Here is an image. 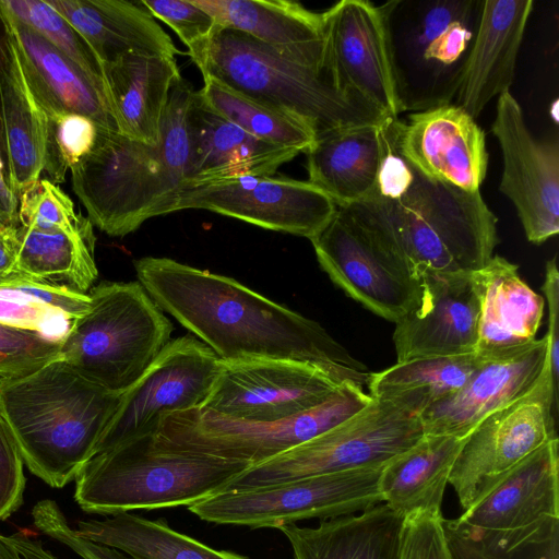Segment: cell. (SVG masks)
<instances>
[{
    "label": "cell",
    "instance_id": "cell-1",
    "mask_svg": "<svg viewBox=\"0 0 559 559\" xmlns=\"http://www.w3.org/2000/svg\"><path fill=\"white\" fill-rule=\"evenodd\" d=\"M138 282L224 361L275 358L324 366L343 382L365 388L368 368L318 322L242 285L169 258L133 262Z\"/></svg>",
    "mask_w": 559,
    "mask_h": 559
},
{
    "label": "cell",
    "instance_id": "cell-2",
    "mask_svg": "<svg viewBox=\"0 0 559 559\" xmlns=\"http://www.w3.org/2000/svg\"><path fill=\"white\" fill-rule=\"evenodd\" d=\"M382 159L372 192L341 207L419 275L484 267L499 239L498 218L480 191H463L416 169L397 147L391 118L382 122Z\"/></svg>",
    "mask_w": 559,
    "mask_h": 559
},
{
    "label": "cell",
    "instance_id": "cell-3",
    "mask_svg": "<svg viewBox=\"0 0 559 559\" xmlns=\"http://www.w3.org/2000/svg\"><path fill=\"white\" fill-rule=\"evenodd\" d=\"M194 92L182 78L174 84L157 145L98 129L92 151L71 168L73 191L92 225L123 237L148 218L176 212L191 171L188 111Z\"/></svg>",
    "mask_w": 559,
    "mask_h": 559
},
{
    "label": "cell",
    "instance_id": "cell-4",
    "mask_svg": "<svg viewBox=\"0 0 559 559\" xmlns=\"http://www.w3.org/2000/svg\"><path fill=\"white\" fill-rule=\"evenodd\" d=\"M122 393L111 392L57 359L0 378V413L24 464L53 488L74 480L97 453Z\"/></svg>",
    "mask_w": 559,
    "mask_h": 559
},
{
    "label": "cell",
    "instance_id": "cell-5",
    "mask_svg": "<svg viewBox=\"0 0 559 559\" xmlns=\"http://www.w3.org/2000/svg\"><path fill=\"white\" fill-rule=\"evenodd\" d=\"M249 466L173 448L152 432L93 456L74 478V500L84 512L104 515L189 507L226 490Z\"/></svg>",
    "mask_w": 559,
    "mask_h": 559
},
{
    "label": "cell",
    "instance_id": "cell-6",
    "mask_svg": "<svg viewBox=\"0 0 559 559\" xmlns=\"http://www.w3.org/2000/svg\"><path fill=\"white\" fill-rule=\"evenodd\" d=\"M191 60L202 76H212L249 97L299 116L312 123L318 134L386 119L341 94L324 71L234 29L215 28L206 46Z\"/></svg>",
    "mask_w": 559,
    "mask_h": 559
},
{
    "label": "cell",
    "instance_id": "cell-7",
    "mask_svg": "<svg viewBox=\"0 0 559 559\" xmlns=\"http://www.w3.org/2000/svg\"><path fill=\"white\" fill-rule=\"evenodd\" d=\"M60 342L61 359L87 380L124 393L171 340L173 323L139 282H102Z\"/></svg>",
    "mask_w": 559,
    "mask_h": 559
},
{
    "label": "cell",
    "instance_id": "cell-8",
    "mask_svg": "<svg viewBox=\"0 0 559 559\" xmlns=\"http://www.w3.org/2000/svg\"><path fill=\"white\" fill-rule=\"evenodd\" d=\"M371 401L365 388L343 383L323 403L288 418L250 421L198 407L165 414L155 436L176 449L257 465L337 426Z\"/></svg>",
    "mask_w": 559,
    "mask_h": 559
},
{
    "label": "cell",
    "instance_id": "cell-9",
    "mask_svg": "<svg viewBox=\"0 0 559 559\" xmlns=\"http://www.w3.org/2000/svg\"><path fill=\"white\" fill-rule=\"evenodd\" d=\"M424 436L418 414L402 404L373 399L325 432L239 474L228 489H247L290 479L385 465Z\"/></svg>",
    "mask_w": 559,
    "mask_h": 559
},
{
    "label": "cell",
    "instance_id": "cell-10",
    "mask_svg": "<svg viewBox=\"0 0 559 559\" xmlns=\"http://www.w3.org/2000/svg\"><path fill=\"white\" fill-rule=\"evenodd\" d=\"M396 4L342 0L322 13L323 67L330 82L384 118L407 110L391 28Z\"/></svg>",
    "mask_w": 559,
    "mask_h": 559
},
{
    "label": "cell",
    "instance_id": "cell-11",
    "mask_svg": "<svg viewBox=\"0 0 559 559\" xmlns=\"http://www.w3.org/2000/svg\"><path fill=\"white\" fill-rule=\"evenodd\" d=\"M383 466L228 489L187 508L206 522L250 528H280L302 520L355 514L383 502L379 490Z\"/></svg>",
    "mask_w": 559,
    "mask_h": 559
},
{
    "label": "cell",
    "instance_id": "cell-12",
    "mask_svg": "<svg viewBox=\"0 0 559 559\" xmlns=\"http://www.w3.org/2000/svg\"><path fill=\"white\" fill-rule=\"evenodd\" d=\"M558 406L544 367L528 392L490 414L467 436L449 476L464 511L483 500L532 452L558 438Z\"/></svg>",
    "mask_w": 559,
    "mask_h": 559
},
{
    "label": "cell",
    "instance_id": "cell-13",
    "mask_svg": "<svg viewBox=\"0 0 559 559\" xmlns=\"http://www.w3.org/2000/svg\"><path fill=\"white\" fill-rule=\"evenodd\" d=\"M310 241L331 281L373 313L395 323L416 305L420 275L345 207Z\"/></svg>",
    "mask_w": 559,
    "mask_h": 559
},
{
    "label": "cell",
    "instance_id": "cell-14",
    "mask_svg": "<svg viewBox=\"0 0 559 559\" xmlns=\"http://www.w3.org/2000/svg\"><path fill=\"white\" fill-rule=\"evenodd\" d=\"M329 368L293 359L221 360L203 408L228 418L274 421L313 408L342 385Z\"/></svg>",
    "mask_w": 559,
    "mask_h": 559
},
{
    "label": "cell",
    "instance_id": "cell-15",
    "mask_svg": "<svg viewBox=\"0 0 559 559\" xmlns=\"http://www.w3.org/2000/svg\"><path fill=\"white\" fill-rule=\"evenodd\" d=\"M219 370L221 359L200 340L187 335L170 340L142 377L122 393L97 453L155 432L165 414L202 407Z\"/></svg>",
    "mask_w": 559,
    "mask_h": 559
},
{
    "label": "cell",
    "instance_id": "cell-16",
    "mask_svg": "<svg viewBox=\"0 0 559 559\" xmlns=\"http://www.w3.org/2000/svg\"><path fill=\"white\" fill-rule=\"evenodd\" d=\"M206 210L309 240L331 221L336 203L308 180L242 176L186 186L176 206Z\"/></svg>",
    "mask_w": 559,
    "mask_h": 559
},
{
    "label": "cell",
    "instance_id": "cell-17",
    "mask_svg": "<svg viewBox=\"0 0 559 559\" xmlns=\"http://www.w3.org/2000/svg\"><path fill=\"white\" fill-rule=\"evenodd\" d=\"M481 1L430 0L416 9L406 32L409 70L401 75L407 109L448 104L472 47Z\"/></svg>",
    "mask_w": 559,
    "mask_h": 559
},
{
    "label": "cell",
    "instance_id": "cell-18",
    "mask_svg": "<svg viewBox=\"0 0 559 559\" xmlns=\"http://www.w3.org/2000/svg\"><path fill=\"white\" fill-rule=\"evenodd\" d=\"M491 132L503 160L499 190L515 206L527 240L539 245L559 233L558 143L532 135L510 91L498 97Z\"/></svg>",
    "mask_w": 559,
    "mask_h": 559
},
{
    "label": "cell",
    "instance_id": "cell-19",
    "mask_svg": "<svg viewBox=\"0 0 559 559\" xmlns=\"http://www.w3.org/2000/svg\"><path fill=\"white\" fill-rule=\"evenodd\" d=\"M480 295L474 271H425L416 305L395 322L397 361L476 353Z\"/></svg>",
    "mask_w": 559,
    "mask_h": 559
},
{
    "label": "cell",
    "instance_id": "cell-20",
    "mask_svg": "<svg viewBox=\"0 0 559 559\" xmlns=\"http://www.w3.org/2000/svg\"><path fill=\"white\" fill-rule=\"evenodd\" d=\"M401 154L420 173L467 192L480 191L488 166L485 131L464 109L442 104L406 120L391 118Z\"/></svg>",
    "mask_w": 559,
    "mask_h": 559
},
{
    "label": "cell",
    "instance_id": "cell-21",
    "mask_svg": "<svg viewBox=\"0 0 559 559\" xmlns=\"http://www.w3.org/2000/svg\"><path fill=\"white\" fill-rule=\"evenodd\" d=\"M547 338H535L520 348L485 356L464 385L420 415L424 433L467 436L490 414L528 392L539 379L546 360Z\"/></svg>",
    "mask_w": 559,
    "mask_h": 559
},
{
    "label": "cell",
    "instance_id": "cell-22",
    "mask_svg": "<svg viewBox=\"0 0 559 559\" xmlns=\"http://www.w3.org/2000/svg\"><path fill=\"white\" fill-rule=\"evenodd\" d=\"M533 7L532 0L481 1L476 34L454 94V104L475 120L512 85Z\"/></svg>",
    "mask_w": 559,
    "mask_h": 559
},
{
    "label": "cell",
    "instance_id": "cell-23",
    "mask_svg": "<svg viewBox=\"0 0 559 559\" xmlns=\"http://www.w3.org/2000/svg\"><path fill=\"white\" fill-rule=\"evenodd\" d=\"M191 171L186 186L242 176H272L295 148L255 138L211 110L194 92L188 111Z\"/></svg>",
    "mask_w": 559,
    "mask_h": 559
},
{
    "label": "cell",
    "instance_id": "cell-24",
    "mask_svg": "<svg viewBox=\"0 0 559 559\" xmlns=\"http://www.w3.org/2000/svg\"><path fill=\"white\" fill-rule=\"evenodd\" d=\"M0 23L12 37L27 81L39 102L88 117L98 129L117 131L103 85L1 4Z\"/></svg>",
    "mask_w": 559,
    "mask_h": 559
},
{
    "label": "cell",
    "instance_id": "cell-25",
    "mask_svg": "<svg viewBox=\"0 0 559 559\" xmlns=\"http://www.w3.org/2000/svg\"><path fill=\"white\" fill-rule=\"evenodd\" d=\"M103 74L117 132L157 145L171 87L181 78L176 58L128 52L103 64Z\"/></svg>",
    "mask_w": 559,
    "mask_h": 559
},
{
    "label": "cell",
    "instance_id": "cell-26",
    "mask_svg": "<svg viewBox=\"0 0 559 559\" xmlns=\"http://www.w3.org/2000/svg\"><path fill=\"white\" fill-rule=\"evenodd\" d=\"M192 1L213 17L216 28L243 33L284 56L324 71L322 13L286 0Z\"/></svg>",
    "mask_w": 559,
    "mask_h": 559
},
{
    "label": "cell",
    "instance_id": "cell-27",
    "mask_svg": "<svg viewBox=\"0 0 559 559\" xmlns=\"http://www.w3.org/2000/svg\"><path fill=\"white\" fill-rule=\"evenodd\" d=\"M558 445L559 438L545 442L459 519L479 528L510 530L559 518Z\"/></svg>",
    "mask_w": 559,
    "mask_h": 559
},
{
    "label": "cell",
    "instance_id": "cell-28",
    "mask_svg": "<svg viewBox=\"0 0 559 559\" xmlns=\"http://www.w3.org/2000/svg\"><path fill=\"white\" fill-rule=\"evenodd\" d=\"M1 29L0 114L9 185L19 198L44 171L47 116L31 88L12 37L2 24Z\"/></svg>",
    "mask_w": 559,
    "mask_h": 559
},
{
    "label": "cell",
    "instance_id": "cell-29",
    "mask_svg": "<svg viewBox=\"0 0 559 559\" xmlns=\"http://www.w3.org/2000/svg\"><path fill=\"white\" fill-rule=\"evenodd\" d=\"M480 295L476 353H507L532 343L544 316L545 298L519 275L518 265L493 255L474 271Z\"/></svg>",
    "mask_w": 559,
    "mask_h": 559
},
{
    "label": "cell",
    "instance_id": "cell-30",
    "mask_svg": "<svg viewBox=\"0 0 559 559\" xmlns=\"http://www.w3.org/2000/svg\"><path fill=\"white\" fill-rule=\"evenodd\" d=\"M382 122L321 132L305 153L308 181L337 206L359 202L372 192L383 152Z\"/></svg>",
    "mask_w": 559,
    "mask_h": 559
},
{
    "label": "cell",
    "instance_id": "cell-31",
    "mask_svg": "<svg viewBox=\"0 0 559 559\" xmlns=\"http://www.w3.org/2000/svg\"><path fill=\"white\" fill-rule=\"evenodd\" d=\"M404 518L385 503L322 520L318 526L287 524L278 530L295 559H400Z\"/></svg>",
    "mask_w": 559,
    "mask_h": 559
},
{
    "label": "cell",
    "instance_id": "cell-32",
    "mask_svg": "<svg viewBox=\"0 0 559 559\" xmlns=\"http://www.w3.org/2000/svg\"><path fill=\"white\" fill-rule=\"evenodd\" d=\"M88 43L102 64L128 52H182L140 2L47 0Z\"/></svg>",
    "mask_w": 559,
    "mask_h": 559
},
{
    "label": "cell",
    "instance_id": "cell-33",
    "mask_svg": "<svg viewBox=\"0 0 559 559\" xmlns=\"http://www.w3.org/2000/svg\"><path fill=\"white\" fill-rule=\"evenodd\" d=\"M465 440L424 433L383 466L379 478L383 503L404 519L418 512L441 511L452 466Z\"/></svg>",
    "mask_w": 559,
    "mask_h": 559
},
{
    "label": "cell",
    "instance_id": "cell-34",
    "mask_svg": "<svg viewBox=\"0 0 559 559\" xmlns=\"http://www.w3.org/2000/svg\"><path fill=\"white\" fill-rule=\"evenodd\" d=\"M16 266L22 276L87 294L97 278L93 228L82 233L15 226Z\"/></svg>",
    "mask_w": 559,
    "mask_h": 559
},
{
    "label": "cell",
    "instance_id": "cell-35",
    "mask_svg": "<svg viewBox=\"0 0 559 559\" xmlns=\"http://www.w3.org/2000/svg\"><path fill=\"white\" fill-rule=\"evenodd\" d=\"M76 533L133 559H249L214 549L171 528L164 519L148 520L129 512L76 522Z\"/></svg>",
    "mask_w": 559,
    "mask_h": 559
},
{
    "label": "cell",
    "instance_id": "cell-36",
    "mask_svg": "<svg viewBox=\"0 0 559 559\" xmlns=\"http://www.w3.org/2000/svg\"><path fill=\"white\" fill-rule=\"evenodd\" d=\"M477 353L429 356L397 361L371 372L369 395L395 401L420 415L435 403L459 391L480 361Z\"/></svg>",
    "mask_w": 559,
    "mask_h": 559
},
{
    "label": "cell",
    "instance_id": "cell-37",
    "mask_svg": "<svg viewBox=\"0 0 559 559\" xmlns=\"http://www.w3.org/2000/svg\"><path fill=\"white\" fill-rule=\"evenodd\" d=\"M90 302L88 293L22 277L0 284V323L61 342Z\"/></svg>",
    "mask_w": 559,
    "mask_h": 559
},
{
    "label": "cell",
    "instance_id": "cell-38",
    "mask_svg": "<svg viewBox=\"0 0 559 559\" xmlns=\"http://www.w3.org/2000/svg\"><path fill=\"white\" fill-rule=\"evenodd\" d=\"M452 559H559V518L510 530H486L456 519L442 521Z\"/></svg>",
    "mask_w": 559,
    "mask_h": 559
},
{
    "label": "cell",
    "instance_id": "cell-39",
    "mask_svg": "<svg viewBox=\"0 0 559 559\" xmlns=\"http://www.w3.org/2000/svg\"><path fill=\"white\" fill-rule=\"evenodd\" d=\"M197 91L201 100L215 114L247 133L306 153L314 143L318 131L306 119L249 97L212 76L204 75Z\"/></svg>",
    "mask_w": 559,
    "mask_h": 559
},
{
    "label": "cell",
    "instance_id": "cell-40",
    "mask_svg": "<svg viewBox=\"0 0 559 559\" xmlns=\"http://www.w3.org/2000/svg\"><path fill=\"white\" fill-rule=\"evenodd\" d=\"M0 4L105 87L100 60L85 38L47 0H0Z\"/></svg>",
    "mask_w": 559,
    "mask_h": 559
},
{
    "label": "cell",
    "instance_id": "cell-41",
    "mask_svg": "<svg viewBox=\"0 0 559 559\" xmlns=\"http://www.w3.org/2000/svg\"><path fill=\"white\" fill-rule=\"evenodd\" d=\"M39 104L47 116L44 171L52 183H61L67 171L92 151L98 127L83 115L49 103Z\"/></svg>",
    "mask_w": 559,
    "mask_h": 559
},
{
    "label": "cell",
    "instance_id": "cell-42",
    "mask_svg": "<svg viewBox=\"0 0 559 559\" xmlns=\"http://www.w3.org/2000/svg\"><path fill=\"white\" fill-rule=\"evenodd\" d=\"M19 223L46 230L82 233L92 228L88 218L78 214L72 200L49 179H38L19 197Z\"/></svg>",
    "mask_w": 559,
    "mask_h": 559
},
{
    "label": "cell",
    "instance_id": "cell-43",
    "mask_svg": "<svg viewBox=\"0 0 559 559\" xmlns=\"http://www.w3.org/2000/svg\"><path fill=\"white\" fill-rule=\"evenodd\" d=\"M57 359L60 342L0 323V378L22 376Z\"/></svg>",
    "mask_w": 559,
    "mask_h": 559
},
{
    "label": "cell",
    "instance_id": "cell-44",
    "mask_svg": "<svg viewBox=\"0 0 559 559\" xmlns=\"http://www.w3.org/2000/svg\"><path fill=\"white\" fill-rule=\"evenodd\" d=\"M156 20L168 25L187 47L192 59L209 43L216 26L213 17L193 3L192 0H141Z\"/></svg>",
    "mask_w": 559,
    "mask_h": 559
},
{
    "label": "cell",
    "instance_id": "cell-45",
    "mask_svg": "<svg viewBox=\"0 0 559 559\" xmlns=\"http://www.w3.org/2000/svg\"><path fill=\"white\" fill-rule=\"evenodd\" d=\"M32 519L39 532L63 544L82 559H133L115 548L80 536L75 528L70 526L57 502L51 499H43L35 503Z\"/></svg>",
    "mask_w": 559,
    "mask_h": 559
},
{
    "label": "cell",
    "instance_id": "cell-46",
    "mask_svg": "<svg viewBox=\"0 0 559 559\" xmlns=\"http://www.w3.org/2000/svg\"><path fill=\"white\" fill-rule=\"evenodd\" d=\"M442 521L441 511L418 512L405 518L400 559H452Z\"/></svg>",
    "mask_w": 559,
    "mask_h": 559
},
{
    "label": "cell",
    "instance_id": "cell-47",
    "mask_svg": "<svg viewBox=\"0 0 559 559\" xmlns=\"http://www.w3.org/2000/svg\"><path fill=\"white\" fill-rule=\"evenodd\" d=\"M25 485L23 459L0 413V521L22 506Z\"/></svg>",
    "mask_w": 559,
    "mask_h": 559
},
{
    "label": "cell",
    "instance_id": "cell-48",
    "mask_svg": "<svg viewBox=\"0 0 559 559\" xmlns=\"http://www.w3.org/2000/svg\"><path fill=\"white\" fill-rule=\"evenodd\" d=\"M548 304L547 350L545 367L549 376L552 391L558 395L559 376V272L557 258L547 261L545 280L542 286Z\"/></svg>",
    "mask_w": 559,
    "mask_h": 559
},
{
    "label": "cell",
    "instance_id": "cell-49",
    "mask_svg": "<svg viewBox=\"0 0 559 559\" xmlns=\"http://www.w3.org/2000/svg\"><path fill=\"white\" fill-rule=\"evenodd\" d=\"M15 226H5L0 229V284L24 277L16 266Z\"/></svg>",
    "mask_w": 559,
    "mask_h": 559
},
{
    "label": "cell",
    "instance_id": "cell-50",
    "mask_svg": "<svg viewBox=\"0 0 559 559\" xmlns=\"http://www.w3.org/2000/svg\"><path fill=\"white\" fill-rule=\"evenodd\" d=\"M0 219L9 226L19 224V198L9 185L8 169L0 154Z\"/></svg>",
    "mask_w": 559,
    "mask_h": 559
},
{
    "label": "cell",
    "instance_id": "cell-51",
    "mask_svg": "<svg viewBox=\"0 0 559 559\" xmlns=\"http://www.w3.org/2000/svg\"><path fill=\"white\" fill-rule=\"evenodd\" d=\"M3 538L15 549L19 559H58L43 546L39 539L23 533L3 535Z\"/></svg>",
    "mask_w": 559,
    "mask_h": 559
},
{
    "label": "cell",
    "instance_id": "cell-52",
    "mask_svg": "<svg viewBox=\"0 0 559 559\" xmlns=\"http://www.w3.org/2000/svg\"><path fill=\"white\" fill-rule=\"evenodd\" d=\"M0 559H19L15 549L0 534Z\"/></svg>",
    "mask_w": 559,
    "mask_h": 559
},
{
    "label": "cell",
    "instance_id": "cell-53",
    "mask_svg": "<svg viewBox=\"0 0 559 559\" xmlns=\"http://www.w3.org/2000/svg\"><path fill=\"white\" fill-rule=\"evenodd\" d=\"M0 154H1V156H2V158L4 160V163H5L7 162V151H5V141H4V133H3L1 114H0Z\"/></svg>",
    "mask_w": 559,
    "mask_h": 559
},
{
    "label": "cell",
    "instance_id": "cell-54",
    "mask_svg": "<svg viewBox=\"0 0 559 559\" xmlns=\"http://www.w3.org/2000/svg\"><path fill=\"white\" fill-rule=\"evenodd\" d=\"M550 116H552L555 123H558V100L550 105Z\"/></svg>",
    "mask_w": 559,
    "mask_h": 559
},
{
    "label": "cell",
    "instance_id": "cell-55",
    "mask_svg": "<svg viewBox=\"0 0 559 559\" xmlns=\"http://www.w3.org/2000/svg\"><path fill=\"white\" fill-rule=\"evenodd\" d=\"M5 226H9V225H5L1 219H0V229L5 227Z\"/></svg>",
    "mask_w": 559,
    "mask_h": 559
}]
</instances>
